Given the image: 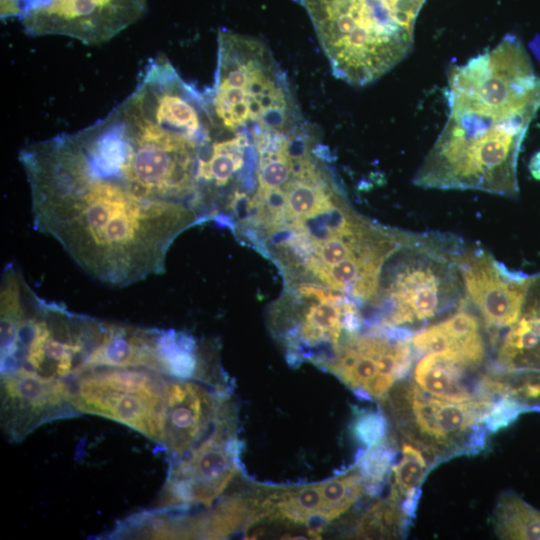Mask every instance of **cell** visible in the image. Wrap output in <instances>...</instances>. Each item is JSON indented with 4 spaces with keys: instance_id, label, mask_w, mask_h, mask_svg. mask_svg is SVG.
<instances>
[{
    "instance_id": "6da1fadb",
    "label": "cell",
    "mask_w": 540,
    "mask_h": 540,
    "mask_svg": "<svg viewBox=\"0 0 540 540\" xmlns=\"http://www.w3.org/2000/svg\"><path fill=\"white\" fill-rule=\"evenodd\" d=\"M19 161L35 229L104 284L125 287L163 273L175 238L199 221L191 206L148 199L94 172L58 135L27 144Z\"/></svg>"
},
{
    "instance_id": "7a4b0ae2",
    "label": "cell",
    "mask_w": 540,
    "mask_h": 540,
    "mask_svg": "<svg viewBox=\"0 0 540 540\" xmlns=\"http://www.w3.org/2000/svg\"><path fill=\"white\" fill-rule=\"evenodd\" d=\"M105 323L41 299L8 264L1 280V375L69 381L86 370Z\"/></svg>"
},
{
    "instance_id": "3957f363",
    "label": "cell",
    "mask_w": 540,
    "mask_h": 540,
    "mask_svg": "<svg viewBox=\"0 0 540 540\" xmlns=\"http://www.w3.org/2000/svg\"><path fill=\"white\" fill-rule=\"evenodd\" d=\"M534 117L450 110L444 128L415 174L414 184L516 197L518 157Z\"/></svg>"
},
{
    "instance_id": "277c9868",
    "label": "cell",
    "mask_w": 540,
    "mask_h": 540,
    "mask_svg": "<svg viewBox=\"0 0 540 540\" xmlns=\"http://www.w3.org/2000/svg\"><path fill=\"white\" fill-rule=\"evenodd\" d=\"M204 95L213 127L252 141L265 133L289 134L300 120L285 73L268 47L227 29H219L214 82Z\"/></svg>"
},
{
    "instance_id": "5b68a950",
    "label": "cell",
    "mask_w": 540,
    "mask_h": 540,
    "mask_svg": "<svg viewBox=\"0 0 540 540\" xmlns=\"http://www.w3.org/2000/svg\"><path fill=\"white\" fill-rule=\"evenodd\" d=\"M334 76L366 86L403 60L413 31L382 0H300Z\"/></svg>"
},
{
    "instance_id": "8992f818",
    "label": "cell",
    "mask_w": 540,
    "mask_h": 540,
    "mask_svg": "<svg viewBox=\"0 0 540 540\" xmlns=\"http://www.w3.org/2000/svg\"><path fill=\"white\" fill-rule=\"evenodd\" d=\"M399 253L383 291L381 327L410 332L465 300L459 252L412 236Z\"/></svg>"
},
{
    "instance_id": "52a82bcc",
    "label": "cell",
    "mask_w": 540,
    "mask_h": 540,
    "mask_svg": "<svg viewBox=\"0 0 540 540\" xmlns=\"http://www.w3.org/2000/svg\"><path fill=\"white\" fill-rule=\"evenodd\" d=\"M382 401L398 432L434 462L483 448L484 420L495 403L491 398L444 400L402 379Z\"/></svg>"
},
{
    "instance_id": "ba28073f",
    "label": "cell",
    "mask_w": 540,
    "mask_h": 540,
    "mask_svg": "<svg viewBox=\"0 0 540 540\" xmlns=\"http://www.w3.org/2000/svg\"><path fill=\"white\" fill-rule=\"evenodd\" d=\"M450 110L513 117L540 108V77L522 42L513 35L448 73Z\"/></svg>"
},
{
    "instance_id": "9c48e42d",
    "label": "cell",
    "mask_w": 540,
    "mask_h": 540,
    "mask_svg": "<svg viewBox=\"0 0 540 540\" xmlns=\"http://www.w3.org/2000/svg\"><path fill=\"white\" fill-rule=\"evenodd\" d=\"M372 483L356 462L347 471L321 482L298 486L253 485V504L246 532L253 536L262 527L301 530L320 536L366 494H375Z\"/></svg>"
},
{
    "instance_id": "30bf717a",
    "label": "cell",
    "mask_w": 540,
    "mask_h": 540,
    "mask_svg": "<svg viewBox=\"0 0 540 540\" xmlns=\"http://www.w3.org/2000/svg\"><path fill=\"white\" fill-rule=\"evenodd\" d=\"M240 450L237 414L230 400L209 433L192 449L171 459L157 509L182 513L192 507L212 508L240 473Z\"/></svg>"
},
{
    "instance_id": "8fae6325",
    "label": "cell",
    "mask_w": 540,
    "mask_h": 540,
    "mask_svg": "<svg viewBox=\"0 0 540 540\" xmlns=\"http://www.w3.org/2000/svg\"><path fill=\"white\" fill-rule=\"evenodd\" d=\"M169 378L145 368L96 367L67 384L78 412L113 419L159 443Z\"/></svg>"
},
{
    "instance_id": "7c38bea8",
    "label": "cell",
    "mask_w": 540,
    "mask_h": 540,
    "mask_svg": "<svg viewBox=\"0 0 540 540\" xmlns=\"http://www.w3.org/2000/svg\"><path fill=\"white\" fill-rule=\"evenodd\" d=\"M411 335L409 331L387 327L356 333L318 366L336 376L358 397L382 401L411 367Z\"/></svg>"
},
{
    "instance_id": "4fadbf2b",
    "label": "cell",
    "mask_w": 540,
    "mask_h": 540,
    "mask_svg": "<svg viewBox=\"0 0 540 540\" xmlns=\"http://www.w3.org/2000/svg\"><path fill=\"white\" fill-rule=\"evenodd\" d=\"M147 12V0H26L19 20L30 36H65L102 45Z\"/></svg>"
},
{
    "instance_id": "5bb4252c",
    "label": "cell",
    "mask_w": 540,
    "mask_h": 540,
    "mask_svg": "<svg viewBox=\"0 0 540 540\" xmlns=\"http://www.w3.org/2000/svg\"><path fill=\"white\" fill-rule=\"evenodd\" d=\"M303 297L311 302L301 313L287 316L276 314L271 323V328L286 345L288 357L293 362L302 359L311 361L315 348L327 347L329 357L346 339L343 336L358 333L362 324L356 304L343 293L332 290L323 298Z\"/></svg>"
},
{
    "instance_id": "9a60e30c",
    "label": "cell",
    "mask_w": 540,
    "mask_h": 540,
    "mask_svg": "<svg viewBox=\"0 0 540 540\" xmlns=\"http://www.w3.org/2000/svg\"><path fill=\"white\" fill-rule=\"evenodd\" d=\"M457 262L465 293L485 326L506 330L519 315L532 276L508 269L481 249L459 252Z\"/></svg>"
},
{
    "instance_id": "2e32d148",
    "label": "cell",
    "mask_w": 540,
    "mask_h": 540,
    "mask_svg": "<svg viewBox=\"0 0 540 540\" xmlns=\"http://www.w3.org/2000/svg\"><path fill=\"white\" fill-rule=\"evenodd\" d=\"M229 400L228 389L170 377L158 444L171 459L183 455L209 433Z\"/></svg>"
},
{
    "instance_id": "e0dca14e",
    "label": "cell",
    "mask_w": 540,
    "mask_h": 540,
    "mask_svg": "<svg viewBox=\"0 0 540 540\" xmlns=\"http://www.w3.org/2000/svg\"><path fill=\"white\" fill-rule=\"evenodd\" d=\"M1 391L2 426L13 441L23 439L44 422L78 413L65 381L15 372L1 375Z\"/></svg>"
},
{
    "instance_id": "ac0fdd59",
    "label": "cell",
    "mask_w": 540,
    "mask_h": 540,
    "mask_svg": "<svg viewBox=\"0 0 540 540\" xmlns=\"http://www.w3.org/2000/svg\"><path fill=\"white\" fill-rule=\"evenodd\" d=\"M409 340L418 354L443 353L473 369L486 355L479 318L464 303L445 319L413 333Z\"/></svg>"
},
{
    "instance_id": "d6986e66",
    "label": "cell",
    "mask_w": 540,
    "mask_h": 540,
    "mask_svg": "<svg viewBox=\"0 0 540 540\" xmlns=\"http://www.w3.org/2000/svg\"><path fill=\"white\" fill-rule=\"evenodd\" d=\"M501 371H540V272L532 275L519 315L496 348Z\"/></svg>"
},
{
    "instance_id": "ffe728a7",
    "label": "cell",
    "mask_w": 540,
    "mask_h": 540,
    "mask_svg": "<svg viewBox=\"0 0 540 540\" xmlns=\"http://www.w3.org/2000/svg\"><path fill=\"white\" fill-rule=\"evenodd\" d=\"M470 370L473 368L446 354L430 352L416 363L413 381L425 392L444 400L464 402L488 398L480 387L469 382Z\"/></svg>"
},
{
    "instance_id": "44dd1931",
    "label": "cell",
    "mask_w": 540,
    "mask_h": 540,
    "mask_svg": "<svg viewBox=\"0 0 540 540\" xmlns=\"http://www.w3.org/2000/svg\"><path fill=\"white\" fill-rule=\"evenodd\" d=\"M249 138L236 134L229 139L211 140L206 146L199 163L200 185L226 186L244 166L245 149Z\"/></svg>"
},
{
    "instance_id": "7402d4cb",
    "label": "cell",
    "mask_w": 540,
    "mask_h": 540,
    "mask_svg": "<svg viewBox=\"0 0 540 540\" xmlns=\"http://www.w3.org/2000/svg\"><path fill=\"white\" fill-rule=\"evenodd\" d=\"M430 469L423 451L412 443H403L399 461L391 468L389 495L401 502L403 510L411 518L414 515L420 486Z\"/></svg>"
},
{
    "instance_id": "603a6c76",
    "label": "cell",
    "mask_w": 540,
    "mask_h": 540,
    "mask_svg": "<svg viewBox=\"0 0 540 540\" xmlns=\"http://www.w3.org/2000/svg\"><path fill=\"white\" fill-rule=\"evenodd\" d=\"M493 526L501 539L540 540V510L513 492L504 493L496 504Z\"/></svg>"
},
{
    "instance_id": "cb8c5ba5",
    "label": "cell",
    "mask_w": 540,
    "mask_h": 540,
    "mask_svg": "<svg viewBox=\"0 0 540 540\" xmlns=\"http://www.w3.org/2000/svg\"><path fill=\"white\" fill-rule=\"evenodd\" d=\"M409 519L401 502L388 495L356 518L347 534L357 538L397 537L407 528Z\"/></svg>"
},
{
    "instance_id": "d4e9b609",
    "label": "cell",
    "mask_w": 540,
    "mask_h": 540,
    "mask_svg": "<svg viewBox=\"0 0 540 540\" xmlns=\"http://www.w3.org/2000/svg\"><path fill=\"white\" fill-rule=\"evenodd\" d=\"M485 394L507 397L530 410H540V371H501L482 378Z\"/></svg>"
},
{
    "instance_id": "484cf974",
    "label": "cell",
    "mask_w": 540,
    "mask_h": 540,
    "mask_svg": "<svg viewBox=\"0 0 540 540\" xmlns=\"http://www.w3.org/2000/svg\"><path fill=\"white\" fill-rule=\"evenodd\" d=\"M354 431L357 438L368 448L385 438L386 420L379 413L362 414L356 419Z\"/></svg>"
},
{
    "instance_id": "4316f807",
    "label": "cell",
    "mask_w": 540,
    "mask_h": 540,
    "mask_svg": "<svg viewBox=\"0 0 540 540\" xmlns=\"http://www.w3.org/2000/svg\"><path fill=\"white\" fill-rule=\"evenodd\" d=\"M399 22L414 31V23L425 0H382Z\"/></svg>"
},
{
    "instance_id": "83f0119b",
    "label": "cell",
    "mask_w": 540,
    "mask_h": 540,
    "mask_svg": "<svg viewBox=\"0 0 540 540\" xmlns=\"http://www.w3.org/2000/svg\"><path fill=\"white\" fill-rule=\"evenodd\" d=\"M26 0H0V16L2 20L19 18Z\"/></svg>"
},
{
    "instance_id": "f1b7e54d",
    "label": "cell",
    "mask_w": 540,
    "mask_h": 540,
    "mask_svg": "<svg viewBox=\"0 0 540 540\" xmlns=\"http://www.w3.org/2000/svg\"><path fill=\"white\" fill-rule=\"evenodd\" d=\"M528 168L532 177L540 180V150L531 157Z\"/></svg>"
}]
</instances>
